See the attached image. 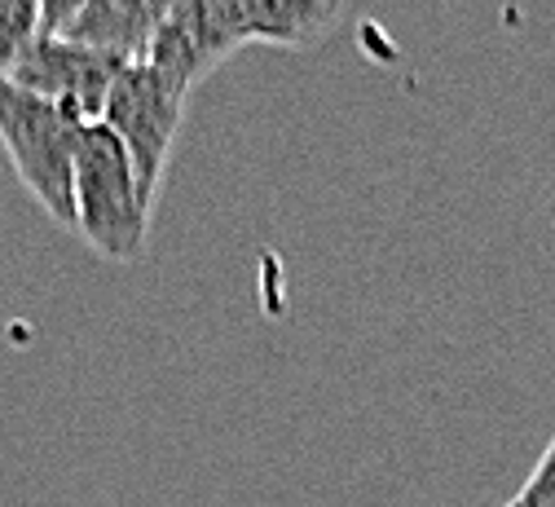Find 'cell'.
I'll return each mask as SVG.
<instances>
[{
  "mask_svg": "<svg viewBox=\"0 0 555 507\" xmlns=\"http://www.w3.org/2000/svg\"><path fill=\"white\" fill-rule=\"evenodd\" d=\"M80 5H85V0H40L44 31H49V36H62V31H66V23H72V18L80 14Z\"/></svg>",
  "mask_w": 555,
  "mask_h": 507,
  "instance_id": "10",
  "label": "cell"
},
{
  "mask_svg": "<svg viewBox=\"0 0 555 507\" xmlns=\"http://www.w3.org/2000/svg\"><path fill=\"white\" fill-rule=\"evenodd\" d=\"M155 207L142 199L137 173L106 124H85L72 181V235H80L102 261L128 265L142 256Z\"/></svg>",
  "mask_w": 555,
  "mask_h": 507,
  "instance_id": "1",
  "label": "cell"
},
{
  "mask_svg": "<svg viewBox=\"0 0 555 507\" xmlns=\"http://www.w3.org/2000/svg\"><path fill=\"white\" fill-rule=\"evenodd\" d=\"M85 124L62 106L0 80V147H5L18 181L40 203L44 216L72 230V181H76V147Z\"/></svg>",
  "mask_w": 555,
  "mask_h": 507,
  "instance_id": "2",
  "label": "cell"
},
{
  "mask_svg": "<svg viewBox=\"0 0 555 507\" xmlns=\"http://www.w3.org/2000/svg\"><path fill=\"white\" fill-rule=\"evenodd\" d=\"M238 49H247V31L234 0H177L142 62L172 89L194 93Z\"/></svg>",
  "mask_w": 555,
  "mask_h": 507,
  "instance_id": "4",
  "label": "cell"
},
{
  "mask_svg": "<svg viewBox=\"0 0 555 507\" xmlns=\"http://www.w3.org/2000/svg\"><path fill=\"white\" fill-rule=\"evenodd\" d=\"M247 45L300 49L326 36L344 10V0H234Z\"/></svg>",
  "mask_w": 555,
  "mask_h": 507,
  "instance_id": "7",
  "label": "cell"
},
{
  "mask_svg": "<svg viewBox=\"0 0 555 507\" xmlns=\"http://www.w3.org/2000/svg\"><path fill=\"white\" fill-rule=\"evenodd\" d=\"M172 5L177 0H85L80 14L66 23L62 36L106 49L124 62H142L146 45L155 40V31L172 14Z\"/></svg>",
  "mask_w": 555,
  "mask_h": 507,
  "instance_id": "6",
  "label": "cell"
},
{
  "mask_svg": "<svg viewBox=\"0 0 555 507\" xmlns=\"http://www.w3.org/2000/svg\"><path fill=\"white\" fill-rule=\"evenodd\" d=\"M128 62L106 53V49H93V45H80L72 36H49L40 31L23 58L14 62V71L5 80H14L18 89L62 106L66 115H76L80 124H98L102 119V106H106V93L115 85V76Z\"/></svg>",
  "mask_w": 555,
  "mask_h": 507,
  "instance_id": "5",
  "label": "cell"
},
{
  "mask_svg": "<svg viewBox=\"0 0 555 507\" xmlns=\"http://www.w3.org/2000/svg\"><path fill=\"white\" fill-rule=\"evenodd\" d=\"M185 102H190V93L172 89L146 62H128L115 76L102 119H98L124 147V155L137 173V186H142V199L151 207L159 199V186H164V173L172 160V141L185 124Z\"/></svg>",
  "mask_w": 555,
  "mask_h": 507,
  "instance_id": "3",
  "label": "cell"
},
{
  "mask_svg": "<svg viewBox=\"0 0 555 507\" xmlns=\"http://www.w3.org/2000/svg\"><path fill=\"white\" fill-rule=\"evenodd\" d=\"M507 507H516V503H507Z\"/></svg>",
  "mask_w": 555,
  "mask_h": 507,
  "instance_id": "11",
  "label": "cell"
},
{
  "mask_svg": "<svg viewBox=\"0 0 555 507\" xmlns=\"http://www.w3.org/2000/svg\"><path fill=\"white\" fill-rule=\"evenodd\" d=\"M44 31L40 0H0V80L14 71L23 49Z\"/></svg>",
  "mask_w": 555,
  "mask_h": 507,
  "instance_id": "8",
  "label": "cell"
},
{
  "mask_svg": "<svg viewBox=\"0 0 555 507\" xmlns=\"http://www.w3.org/2000/svg\"><path fill=\"white\" fill-rule=\"evenodd\" d=\"M512 503H516V507H555V438H551V446L542 451L533 477L525 481V490H520Z\"/></svg>",
  "mask_w": 555,
  "mask_h": 507,
  "instance_id": "9",
  "label": "cell"
}]
</instances>
